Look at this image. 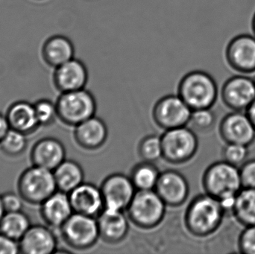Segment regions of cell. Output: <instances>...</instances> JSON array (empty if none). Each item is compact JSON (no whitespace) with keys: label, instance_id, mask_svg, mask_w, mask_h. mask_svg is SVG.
<instances>
[{"label":"cell","instance_id":"obj_1","mask_svg":"<svg viewBox=\"0 0 255 254\" xmlns=\"http://www.w3.org/2000/svg\"><path fill=\"white\" fill-rule=\"evenodd\" d=\"M226 215L220 201L206 193L192 201L184 220L189 232L196 237H205L220 228Z\"/></svg>","mask_w":255,"mask_h":254},{"label":"cell","instance_id":"obj_2","mask_svg":"<svg viewBox=\"0 0 255 254\" xmlns=\"http://www.w3.org/2000/svg\"><path fill=\"white\" fill-rule=\"evenodd\" d=\"M178 95L192 110L211 108L218 97V86L206 72L193 70L180 81Z\"/></svg>","mask_w":255,"mask_h":254},{"label":"cell","instance_id":"obj_3","mask_svg":"<svg viewBox=\"0 0 255 254\" xmlns=\"http://www.w3.org/2000/svg\"><path fill=\"white\" fill-rule=\"evenodd\" d=\"M205 192L218 200L238 195L243 189L240 168L226 161L211 164L203 175Z\"/></svg>","mask_w":255,"mask_h":254},{"label":"cell","instance_id":"obj_4","mask_svg":"<svg viewBox=\"0 0 255 254\" xmlns=\"http://www.w3.org/2000/svg\"><path fill=\"white\" fill-rule=\"evenodd\" d=\"M17 189L24 201L34 205L41 204L58 191L53 171L34 165L19 176Z\"/></svg>","mask_w":255,"mask_h":254},{"label":"cell","instance_id":"obj_5","mask_svg":"<svg viewBox=\"0 0 255 254\" xmlns=\"http://www.w3.org/2000/svg\"><path fill=\"white\" fill-rule=\"evenodd\" d=\"M55 104L58 119L70 126H77L93 117L97 110L94 95L85 89L61 92Z\"/></svg>","mask_w":255,"mask_h":254},{"label":"cell","instance_id":"obj_6","mask_svg":"<svg viewBox=\"0 0 255 254\" xmlns=\"http://www.w3.org/2000/svg\"><path fill=\"white\" fill-rule=\"evenodd\" d=\"M166 204L154 190H137L127 207L130 222L143 229L157 226L163 221Z\"/></svg>","mask_w":255,"mask_h":254},{"label":"cell","instance_id":"obj_7","mask_svg":"<svg viewBox=\"0 0 255 254\" xmlns=\"http://www.w3.org/2000/svg\"><path fill=\"white\" fill-rule=\"evenodd\" d=\"M161 142L163 158L174 164H184L192 159L199 145L193 130L186 126L165 131Z\"/></svg>","mask_w":255,"mask_h":254},{"label":"cell","instance_id":"obj_8","mask_svg":"<svg viewBox=\"0 0 255 254\" xmlns=\"http://www.w3.org/2000/svg\"><path fill=\"white\" fill-rule=\"evenodd\" d=\"M60 228L65 243L78 250L90 249L100 237L97 219L80 213H73Z\"/></svg>","mask_w":255,"mask_h":254},{"label":"cell","instance_id":"obj_9","mask_svg":"<svg viewBox=\"0 0 255 254\" xmlns=\"http://www.w3.org/2000/svg\"><path fill=\"white\" fill-rule=\"evenodd\" d=\"M193 110L178 95L160 98L153 110L154 122L165 131L186 126L190 122Z\"/></svg>","mask_w":255,"mask_h":254},{"label":"cell","instance_id":"obj_10","mask_svg":"<svg viewBox=\"0 0 255 254\" xmlns=\"http://www.w3.org/2000/svg\"><path fill=\"white\" fill-rule=\"evenodd\" d=\"M226 59L229 67L240 74L255 73V36L241 34L228 43Z\"/></svg>","mask_w":255,"mask_h":254},{"label":"cell","instance_id":"obj_11","mask_svg":"<svg viewBox=\"0 0 255 254\" xmlns=\"http://www.w3.org/2000/svg\"><path fill=\"white\" fill-rule=\"evenodd\" d=\"M221 98L233 111H245L255 99L254 80L244 74L229 78L222 87Z\"/></svg>","mask_w":255,"mask_h":254},{"label":"cell","instance_id":"obj_12","mask_svg":"<svg viewBox=\"0 0 255 254\" xmlns=\"http://www.w3.org/2000/svg\"><path fill=\"white\" fill-rule=\"evenodd\" d=\"M100 189L105 208L118 211L127 210L136 192L130 177L123 174H114L106 177Z\"/></svg>","mask_w":255,"mask_h":254},{"label":"cell","instance_id":"obj_13","mask_svg":"<svg viewBox=\"0 0 255 254\" xmlns=\"http://www.w3.org/2000/svg\"><path fill=\"white\" fill-rule=\"evenodd\" d=\"M220 134L226 143L250 146L255 141V128L247 113L233 111L222 119Z\"/></svg>","mask_w":255,"mask_h":254},{"label":"cell","instance_id":"obj_14","mask_svg":"<svg viewBox=\"0 0 255 254\" xmlns=\"http://www.w3.org/2000/svg\"><path fill=\"white\" fill-rule=\"evenodd\" d=\"M154 191L166 206L178 207L189 195V185L185 177L178 171L168 170L160 173Z\"/></svg>","mask_w":255,"mask_h":254},{"label":"cell","instance_id":"obj_15","mask_svg":"<svg viewBox=\"0 0 255 254\" xmlns=\"http://www.w3.org/2000/svg\"><path fill=\"white\" fill-rule=\"evenodd\" d=\"M88 82V69L80 60L74 58L55 68L54 85L61 93L85 89Z\"/></svg>","mask_w":255,"mask_h":254},{"label":"cell","instance_id":"obj_16","mask_svg":"<svg viewBox=\"0 0 255 254\" xmlns=\"http://www.w3.org/2000/svg\"><path fill=\"white\" fill-rule=\"evenodd\" d=\"M73 212L97 218L105 208L101 189L89 183H82L68 193Z\"/></svg>","mask_w":255,"mask_h":254},{"label":"cell","instance_id":"obj_17","mask_svg":"<svg viewBox=\"0 0 255 254\" xmlns=\"http://www.w3.org/2000/svg\"><path fill=\"white\" fill-rule=\"evenodd\" d=\"M56 237L43 225H31L19 241V250L24 254H52L57 252Z\"/></svg>","mask_w":255,"mask_h":254},{"label":"cell","instance_id":"obj_18","mask_svg":"<svg viewBox=\"0 0 255 254\" xmlns=\"http://www.w3.org/2000/svg\"><path fill=\"white\" fill-rule=\"evenodd\" d=\"M66 159V150L61 142L52 137L38 140L32 147L33 165L54 171Z\"/></svg>","mask_w":255,"mask_h":254},{"label":"cell","instance_id":"obj_19","mask_svg":"<svg viewBox=\"0 0 255 254\" xmlns=\"http://www.w3.org/2000/svg\"><path fill=\"white\" fill-rule=\"evenodd\" d=\"M40 205V214L43 221L52 228H61L74 213L68 194L59 190Z\"/></svg>","mask_w":255,"mask_h":254},{"label":"cell","instance_id":"obj_20","mask_svg":"<svg viewBox=\"0 0 255 254\" xmlns=\"http://www.w3.org/2000/svg\"><path fill=\"white\" fill-rule=\"evenodd\" d=\"M97 223L100 237L107 243H120L128 232V222L124 211L104 208L97 217Z\"/></svg>","mask_w":255,"mask_h":254},{"label":"cell","instance_id":"obj_21","mask_svg":"<svg viewBox=\"0 0 255 254\" xmlns=\"http://www.w3.org/2000/svg\"><path fill=\"white\" fill-rule=\"evenodd\" d=\"M74 137L81 147L96 150L101 148L107 140V126L101 119L94 116L76 126Z\"/></svg>","mask_w":255,"mask_h":254},{"label":"cell","instance_id":"obj_22","mask_svg":"<svg viewBox=\"0 0 255 254\" xmlns=\"http://www.w3.org/2000/svg\"><path fill=\"white\" fill-rule=\"evenodd\" d=\"M6 118L10 128L25 135L34 133L40 126L36 116L34 104L25 101H16L7 109Z\"/></svg>","mask_w":255,"mask_h":254},{"label":"cell","instance_id":"obj_23","mask_svg":"<svg viewBox=\"0 0 255 254\" xmlns=\"http://www.w3.org/2000/svg\"><path fill=\"white\" fill-rule=\"evenodd\" d=\"M75 47L73 42L64 35L49 37L42 47L43 61L49 67L56 68L74 58Z\"/></svg>","mask_w":255,"mask_h":254},{"label":"cell","instance_id":"obj_24","mask_svg":"<svg viewBox=\"0 0 255 254\" xmlns=\"http://www.w3.org/2000/svg\"><path fill=\"white\" fill-rule=\"evenodd\" d=\"M58 190L70 193L84 183V171L76 161H65L53 171Z\"/></svg>","mask_w":255,"mask_h":254},{"label":"cell","instance_id":"obj_25","mask_svg":"<svg viewBox=\"0 0 255 254\" xmlns=\"http://www.w3.org/2000/svg\"><path fill=\"white\" fill-rule=\"evenodd\" d=\"M232 215L241 225L255 226V188H243L238 192Z\"/></svg>","mask_w":255,"mask_h":254},{"label":"cell","instance_id":"obj_26","mask_svg":"<svg viewBox=\"0 0 255 254\" xmlns=\"http://www.w3.org/2000/svg\"><path fill=\"white\" fill-rule=\"evenodd\" d=\"M31 226L29 218L22 211L5 213L0 222V233L19 242Z\"/></svg>","mask_w":255,"mask_h":254},{"label":"cell","instance_id":"obj_27","mask_svg":"<svg viewBox=\"0 0 255 254\" xmlns=\"http://www.w3.org/2000/svg\"><path fill=\"white\" fill-rule=\"evenodd\" d=\"M160 174L152 163L143 161L133 168L130 178L136 190H154Z\"/></svg>","mask_w":255,"mask_h":254},{"label":"cell","instance_id":"obj_28","mask_svg":"<svg viewBox=\"0 0 255 254\" xmlns=\"http://www.w3.org/2000/svg\"><path fill=\"white\" fill-rule=\"evenodd\" d=\"M26 136L23 133L10 128L0 143V149L8 156H19L26 149Z\"/></svg>","mask_w":255,"mask_h":254},{"label":"cell","instance_id":"obj_29","mask_svg":"<svg viewBox=\"0 0 255 254\" xmlns=\"http://www.w3.org/2000/svg\"><path fill=\"white\" fill-rule=\"evenodd\" d=\"M139 155L144 162L154 163L163 158L161 137L150 135L141 140Z\"/></svg>","mask_w":255,"mask_h":254},{"label":"cell","instance_id":"obj_30","mask_svg":"<svg viewBox=\"0 0 255 254\" xmlns=\"http://www.w3.org/2000/svg\"><path fill=\"white\" fill-rule=\"evenodd\" d=\"M217 116L211 108L200 109L193 110L189 124L196 131L207 132L214 128Z\"/></svg>","mask_w":255,"mask_h":254},{"label":"cell","instance_id":"obj_31","mask_svg":"<svg viewBox=\"0 0 255 254\" xmlns=\"http://www.w3.org/2000/svg\"><path fill=\"white\" fill-rule=\"evenodd\" d=\"M249 155V146L233 143H226L222 152L223 161L238 167H241L247 161Z\"/></svg>","mask_w":255,"mask_h":254},{"label":"cell","instance_id":"obj_32","mask_svg":"<svg viewBox=\"0 0 255 254\" xmlns=\"http://www.w3.org/2000/svg\"><path fill=\"white\" fill-rule=\"evenodd\" d=\"M34 110L40 125L49 126L58 118L56 104L48 99H40L34 103Z\"/></svg>","mask_w":255,"mask_h":254},{"label":"cell","instance_id":"obj_33","mask_svg":"<svg viewBox=\"0 0 255 254\" xmlns=\"http://www.w3.org/2000/svg\"><path fill=\"white\" fill-rule=\"evenodd\" d=\"M238 250L244 254H255V226L245 227L240 234Z\"/></svg>","mask_w":255,"mask_h":254},{"label":"cell","instance_id":"obj_34","mask_svg":"<svg viewBox=\"0 0 255 254\" xmlns=\"http://www.w3.org/2000/svg\"><path fill=\"white\" fill-rule=\"evenodd\" d=\"M243 188H255V159L247 160L240 168Z\"/></svg>","mask_w":255,"mask_h":254},{"label":"cell","instance_id":"obj_35","mask_svg":"<svg viewBox=\"0 0 255 254\" xmlns=\"http://www.w3.org/2000/svg\"><path fill=\"white\" fill-rule=\"evenodd\" d=\"M1 196L5 213L22 211L24 200L19 194L8 192Z\"/></svg>","mask_w":255,"mask_h":254},{"label":"cell","instance_id":"obj_36","mask_svg":"<svg viewBox=\"0 0 255 254\" xmlns=\"http://www.w3.org/2000/svg\"><path fill=\"white\" fill-rule=\"evenodd\" d=\"M20 253L19 242L0 233V254Z\"/></svg>","mask_w":255,"mask_h":254},{"label":"cell","instance_id":"obj_37","mask_svg":"<svg viewBox=\"0 0 255 254\" xmlns=\"http://www.w3.org/2000/svg\"><path fill=\"white\" fill-rule=\"evenodd\" d=\"M10 125H9L8 122H7L6 116L0 113V143L7 134V131L10 130Z\"/></svg>","mask_w":255,"mask_h":254},{"label":"cell","instance_id":"obj_38","mask_svg":"<svg viewBox=\"0 0 255 254\" xmlns=\"http://www.w3.org/2000/svg\"><path fill=\"white\" fill-rule=\"evenodd\" d=\"M246 111L255 128V99Z\"/></svg>","mask_w":255,"mask_h":254},{"label":"cell","instance_id":"obj_39","mask_svg":"<svg viewBox=\"0 0 255 254\" xmlns=\"http://www.w3.org/2000/svg\"><path fill=\"white\" fill-rule=\"evenodd\" d=\"M4 214H5V211H4V207H3L2 201H1V196L0 195V222H1Z\"/></svg>","mask_w":255,"mask_h":254},{"label":"cell","instance_id":"obj_40","mask_svg":"<svg viewBox=\"0 0 255 254\" xmlns=\"http://www.w3.org/2000/svg\"><path fill=\"white\" fill-rule=\"evenodd\" d=\"M252 30H253V34L255 36V12L252 19Z\"/></svg>","mask_w":255,"mask_h":254},{"label":"cell","instance_id":"obj_41","mask_svg":"<svg viewBox=\"0 0 255 254\" xmlns=\"http://www.w3.org/2000/svg\"><path fill=\"white\" fill-rule=\"evenodd\" d=\"M253 80H254V82H255V78H254V79H253Z\"/></svg>","mask_w":255,"mask_h":254}]
</instances>
